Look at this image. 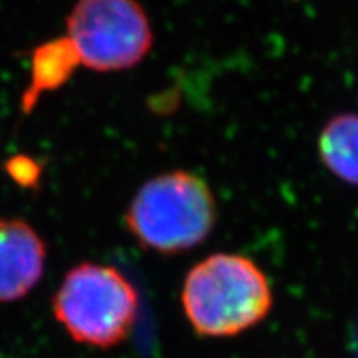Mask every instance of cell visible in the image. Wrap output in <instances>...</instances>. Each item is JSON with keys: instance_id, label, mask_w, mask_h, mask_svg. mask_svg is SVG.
I'll use <instances>...</instances> for the list:
<instances>
[{"instance_id": "3957f363", "label": "cell", "mask_w": 358, "mask_h": 358, "mask_svg": "<svg viewBox=\"0 0 358 358\" xmlns=\"http://www.w3.org/2000/svg\"><path fill=\"white\" fill-rule=\"evenodd\" d=\"M58 324L77 343L111 348L131 334L140 299L118 268L95 262L69 271L52 301Z\"/></svg>"}, {"instance_id": "6da1fadb", "label": "cell", "mask_w": 358, "mask_h": 358, "mask_svg": "<svg viewBox=\"0 0 358 358\" xmlns=\"http://www.w3.org/2000/svg\"><path fill=\"white\" fill-rule=\"evenodd\" d=\"M216 221L217 204L211 186L187 169L148 179L124 213V226L136 243L164 256L203 244Z\"/></svg>"}, {"instance_id": "ba28073f", "label": "cell", "mask_w": 358, "mask_h": 358, "mask_svg": "<svg viewBox=\"0 0 358 358\" xmlns=\"http://www.w3.org/2000/svg\"><path fill=\"white\" fill-rule=\"evenodd\" d=\"M7 171L13 181L27 187L34 186L38 181L40 174L38 166L30 158H12L10 163L7 164Z\"/></svg>"}, {"instance_id": "277c9868", "label": "cell", "mask_w": 358, "mask_h": 358, "mask_svg": "<svg viewBox=\"0 0 358 358\" xmlns=\"http://www.w3.org/2000/svg\"><path fill=\"white\" fill-rule=\"evenodd\" d=\"M65 37L78 64L100 73L133 69L155 43L150 17L138 0H77Z\"/></svg>"}, {"instance_id": "8992f818", "label": "cell", "mask_w": 358, "mask_h": 358, "mask_svg": "<svg viewBox=\"0 0 358 358\" xmlns=\"http://www.w3.org/2000/svg\"><path fill=\"white\" fill-rule=\"evenodd\" d=\"M322 164L345 185L358 187V113H338L322 127L317 140Z\"/></svg>"}, {"instance_id": "7a4b0ae2", "label": "cell", "mask_w": 358, "mask_h": 358, "mask_svg": "<svg viewBox=\"0 0 358 358\" xmlns=\"http://www.w3.org/2000/svg\"><path fill=\"white\" fill-rule=\"evenodd\" d=\"M181 301L199 335L234 337L266 319L272 290L266 274L249 257L217 252L187 272Z\"/></svg>"}, {"instance_id": "5b68a950", "label": "cell", "mask_w": 358, "mask_h": 358, "mask_svg": "<svg viewBox=\"0 0 358 358\" xmlns=\"http://www.w3.org/2000/svg\"><path fill=\"white\" fill-rule=\"evenodd\" d=\"M47 245L22 219L0 217V302H15L38 284Z\"/></svg>"}, {"instance_id": "52a82bcc", "label": "cell", "mask_w": 358, "mask_h": 358, "mask_svg": "<svg viewBox=\"0 0 358 358\" xmlns=\"http://www.w3.org/2000/svg\"><path fill=\"white\" fill-rule=\"evenodd\" d=\"M78 65V58L66 37L38 45L32 53V82L22 98V110L30 113L40 95L69 82Z\"/></svg>"}]
</instances>
